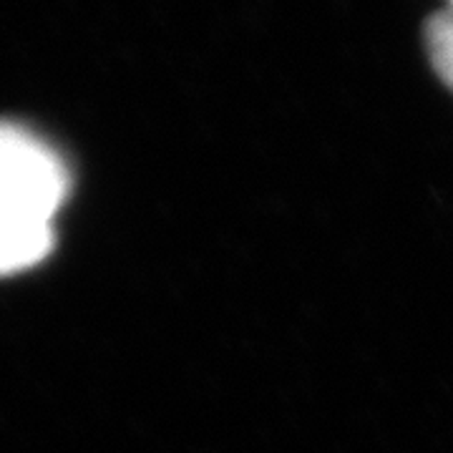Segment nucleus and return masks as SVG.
<instances>
[{
  "label": "nucleus",
  "mask_w": 453,
  "mask_h": 453,
  "mask_svg": "<svg viewBox=\"0 0 453 453\" xmlns=\"http://www.w3.org/2000/svg\"><path fill=\"white\" fill-rule=\"evenodd\" d=\"M68 184L65 164L46 142L0 121V222L53 225Z\"/></svg>",
  "instance_id": "obj_1"
},
{
  "label": "nucleus",
  "mask_w": 453,
  "mask_h": 453,
  "mask_svg": "<svg viewBox=\"0 0 453 453\" xmlns=\"http://www.w3.org/2000/svg\"><path fill=\"white\" fill-rule=\"evenodd\" d=\"M53 250V225L0 222V275L38 265Z\"/></svg>",
  "instance_id": "obj_2"
},
{
  "label": "nucleus",
  "mask_w": 453,
  "mask_h": 453,
  "mask_svg": "<svg viewBox=\"0 0 453 453\" xmlns=\"http://www.w3.org/2000/svg\"><path fill=\"white\" fill-rule=\"evenodd\" d=\"M426 46L438 76L453 88V5L428 20Z\"/></svg>",
  "instance_id": "obj_3"
}]
</instances>
